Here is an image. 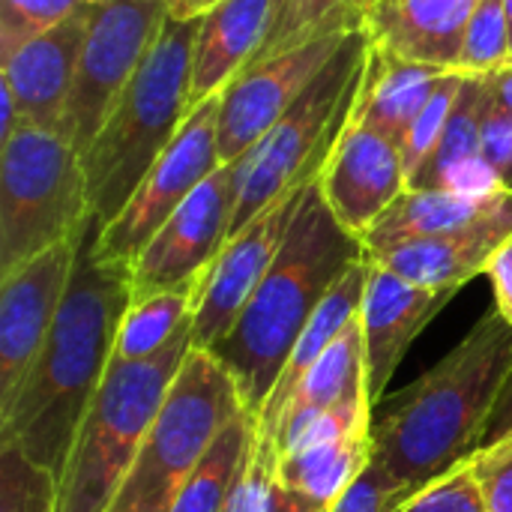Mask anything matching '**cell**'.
I'll list each match as a JSON object with an SVG mask.
<instances>
[{"instance_id": "cell-1", "label": "cell", "mask_w": 512, "mask_h": 512, "mask_svg": "<svg viewBox=\"0 0 512 512\" xmlns=\"http://www.w3.org/2000/svg\"><path fill=\"white\" fill-rule=\"evenodd\" d=\"M93 237L96 222L81 237L72 282L36 363L12 402L0 408V444L18 447L57 480L81 417L111 366L117 327L132 303L129 270L102 264Z\"/></svg>"}, {"instance_id": "cell-2", "label": "cell", "mask_w": 512, "mask_h": 512, "mask_svg": "<svg viewBox=\"0 0 512 512\" xmlns=\"http://www.w3.org/2000/svg\"><path fill=\"white\" fill-rule=\"evenodd\" d=\"M512 369V324L492 309L429 372L372 411V459L408 492L468 462L486 441Z\"/></svg>"}, {"instance_id": "cell-3", "label": "cell", "mask_w": 512, "mask_h": 512, "mask_svg": "<svg viewBox=\"0 0 512 512\" xmlns=\"http://www.w3.org/2000/svg\"><path fill=\"white\" fill-rule=\"evenodd\" d=\"M360 258H366L363 240L330 213L318 180H312L276 261L225 342L210 351L231 372L255 417L270 399L303 327Z\"/></svg>"}, {"instance_id": "cell-4", "label": "cell", "mask_w": 512, "mask_h": 512, "mask_svg": "<svg viewBox=\"0 0 512 512\" xmlns=\"http://www.w3.org/2000/svg\"><path fill=\"white\" fill-rule=\"evenodd\" d=\"M198 21H165L111 117L81 153L90 219L99 228L126 207L192 111V51Z\"/></svg>"}, {"instance_id": "cell-5", "label": "cell", "mask_w": 512, "mask_h": 512, "mask_svg": "<svg viewBox=\"0 0 512 512\" xmlns=\"http://www.w3.org/2000/svg\"><path fill=\"white\" fill-rule=\"evenodd\" d=\"M189 351L192 327L150 360L108 366L57 480V512H111Z\"/></svg>"}, {"instance_id": "cell-6", "label": "cell", "mask_w": 512, "mask_h": 512, "mask_svg": "<svg viewBox=\"0 0 512 512\" xmlns=\"http://www.w3.org/2000/svg\"><path fill=\"white\" fill-rule=\"evenodd\" d=\"M369 45L363 27L354 30L306 93L243 159H237L240 195L231 234L249 225L273 201L321 174L360 96Z\"/></svg>"}, {"instance_id": "cell-7", "label": "cell", "mask_w": 512, "mask_h": 512, "mask_svg": "<svg viewBox=\"0 0 512 512\" xmlns=\"http://www.w3.org/2000/svg\"><path fill=\"white\" fill-rule=\"evenodd\" d=\"M249 411L231 372L204 348L186 354L111 512H168L216 438Z\"/></svg>"}, {"instance_id": "cell-8", "label": "cell", "mask_w": 512, "mask_h": 512, "mask_svg": "<svg viewBox=\"0 0 512 512\" xmlns=\"http://www.w3.org/2000/svg\"><path fill=\"white\" fill-rule=\"evenodd\" d=\"M90 222L84 159L60 132L21 126L0 144V276Z\"/></svg>"}, {"instance_id": "cell-9", "label": "cell", "mask_w": 512, "mask_h": 512, "mask_svg": "<svg viewBox=\"0 0 512 512\" xmlns=\"http://www.w3.org/2000/svg\"><path fill=\"white\" fill-rule=\"evenodd\" d=\"M168 21L165 0H111L93 6L60 135L84 153L111 117Z\"/></svg>"}, {"instance_id": "cell-10", "label": "cell", "mask_w": 512, "mask_h": 512, "mask_svg": "<svg viewBox=\"0 0 512 512\" xmlns=\"http://www.w3.org/2000/svg\"><path fill=\"white\" fill-rule=\"evenodd\" d=\"M219 96H210L189 111L177 138L153 162L126 207L108 225H96L93 252L102 264L129 270L141 249L153 240V234L174 216V210L222 165Z\"/></svg>"}, {"instance_id": "cell-11", "label": "cell", "mask_w": 512, "mask_h": 512, "mask_svg": "<svg viewBox=\"0 0 512 512\" xmlns=\"http://www.w3.org/2000/svg\"><path fill=\"white\" fill-rule=\"evenodd\" d=\"M240 195L237 162L219 165L153 234L141 255L129 267L132 300H144L177 288L195 276H204L207 267L222 252L231 237L234 207Z\"/></svg>"}, {"instance_id": "cell-12", "label": "cell", "mask_w": 512, "mask_h": 512, "mask_svg": "<svg viewBox=\"0 0 512 512\" xmlns=\"http://www.w3.org/2000/svg\"><path fill=\"white\" fill-rule=\"evenodd\" d=\"M318 180V177H315ZM312 183V180H309ZM309 183L291 189L267 210H261L249 225L231 234L216 255V261L201 276V294L192 318V345L204 351H216L240 312L258 291L270 264L279 255V246L294 222V213L309 189Z\"/></svg>"}, {"instance_id": "cell-13", "label": "cell", "mask_w": 512, "mask_h": 512, "mask_svg": "<svg viewBox=\"0 0 512 512\" xmlns=\"http://www.w3.org/2000/svg\"><path fill=\"white\" fill-rule=\"evenodd\" d=\"M360 30V27H357ZM354 30H333L303 48L249 63L225 90L219 105V159L222 165L243 159L276 120L306 93L321 69L339 54Z\"/></svg>"}, {"instance_id": "cell-14", "label": "cell", "mask_w": 512, "mask_h": 512, "mask_svg": "<svg viewBox=\"0 0 512 512\" xmlns=\"http://www.w3.org/2000/svg\"><path fill=\"white\" fill-rule=\"evenodd\" d=\"M81 237L0 276V408L12 402L51 333L72 282Z\"/></svg>"}, {"instance_id": "cell-15", "label": "cell", "mask_w": 512, "mask_h": 512, "mask_svg": "<svg viewBox=\"0 0 512 512\" xmlns=\"http://www.w3.org/2000/svg\"><path fill=\"white\" fill-rule=\"evenodd\" d=\"M318 189L330 213L363 240L366 231L408 189L399 144L357 123L351 111L348 126L318 174Z\"/></svg>"}, {"instance_id": "cell-16", "label": "cell", "mask_w": 512, "mask_h": 512, "mask_svg": "<svg viewBox=\"0 0 512 512\" xmlns=\"http://www.w3.org/2000/svg\"><path fill=\"white\" fill-rule=\"evenodd\" d=\"M459 291L420 288L393 270L372 261L369 285L360 309L363 345H366V390L372 408L387 399V387L405 360L414 339L435 321V315Z\"/></svg>"}, {"instance_id": "cell-17", "label": "cell", "mask_w": 512, "mask_h": 512, "mask_svg": "<svg viewBox=\"0 0 512 512\" xmlns=\"http://www.w3.org/2000/svg\"><path fill=\"white\" fill-rule=\"evenodd\" d=\"M507 240H512V189H501L492 207L471 225L438 237L399 243L369 258L420 288L462 291V285L489 270Z\"/></svg>"}, {"instance_id": "cell-18", "label": "cell", "mask_w": 512, "mask_h": 512, "mask_svg": "<svg viewBox=\"0 0 512 512\" xmlns=\"http://www.w3.org/2000/svg\"><path fill=\"white\" fill-rule=\"evenodd\" d=\"M90 12L93 6L87 3L69 21L33 36L18 51L0 60V84L12 93L21 126L60 132Z\"/></svg>"}, {"instance_id": "cell-19", "label": "cell", "mask_w": 512, "mask_h": 512, "mask_svg": "<svg viewBox=\"0 0 512 512\" xmlns=\"http://www.w3.org/2000/svg\"><path fill=\"white\" fill-rule=\"evenodd\" d=\"M483 0H360V27L393 57L459 72L468 24Z\"/></svg>"}, {"instance_id": "cell-20", "label": "cell", "mask_w": 512, "mask_h": 512, "mask_svg": "<svg viewBox=\"0 0 512 512\" xmlns=\"http://www.w3.org/2000/svg\"><path fill=\"white\" fill-rule=\"evenodd\" d=\"M273 0H222L198 21L192 51V108L219 96L258 54Z\"/></svg>"}, {"instance_id": "cell-21", "label": "cell", "mask_w": 512, "mask_h": 512, "mask_svg": "<svg viewBox=\"0 0 512 512\" xmlns=\"http://www.w3.org/2000/svg\"><path fill=\"white\" fill-rule=\"evenodd\" d=\"M486 108H489L486 78L465 75L462 93L456 99L444 138L408 189H444V192H462V195L501 192V183L483 156Z\"/></svg>"}, {"instance_id": "cell-22", "label": "cell", "mask_w": 512, "mask_h": 512, "mask_svg": "<svg viewBox=\"0 0 512 512\" xmlns=\"http://www.w3.org/2000/svg\"><path fill=\"white\" fill-rule=\"evenodd\" d=\"M447 75L450 72L444 69L411 63L369 45L363 87L354 102V120L381 132L402 150L408 129L414 126V120L429 105V99Z\"/></svg>"}, {"instance_id": "cell-23", "label": "cell", "mask_w": 512, "mask_h": 512, "mask_svg": "<svg viewBox=\"0 0 512 512\" xmlns=\"http://www.w3.org/2000/svg\"><path fill=\"white\" fill-rule=\"evenodd\" d=\"M369 399L366 390V345H363V324L360 315L345 327V333L324 351V357L303 375L285 408L270 426H261L276 441L291 435L294 429L306 426L324 411H333L339 405Z\"/></svg>"}, {"instance_id": "cell-24", "label": "cell", "mask_w": 512, "mask_h": 512, "mask_svg": "<svg viewBox=\"0 0 512 512\" xmlns=\"http://www.w3.org/2000/svg\"><path fill=\"white\" fill-rule=\"evenodd\" d=\"M369 270H372V258L366 252V258H360L336 285L333 291L324 297V303L318 306V312L309 318V324L303 327L270 399L264 402L261 414H258V423L261 426H270L279 411L285 408V402L291 399V393L297 390V384L303 381V375L324 357V351L345 333V327L360 315L363 309V297H366V285H369Z\"/></svg>"}, {"instance_id": "cell-25", "label": "cell", "mask_w": 512, "mask_h": 512, "mask_svg": "<svg viewBox=\"0 0 512 512\" xmlns=\"http://www.w3.org/2000/svg\"><path fill=\"white\" fill-rule=\"evenodd\" d=\"M495 195L498 192L462 195V192H444V189H405L393 201V207L366 231L363 246L369 255H378L399 243L456 231L480 219L492 207Z\"/></svg>"}, {"instance_id": "cell-26", "label": "cell", "mask_w": 512, "mask_h": 512, "mask_svg": "<svg viewBox=\"0 0 512 512\" xmlns=\"http://www.w3.org/2000/svg\"><path fill=\"white\" fill-rule=\"evenodd\" d=\"M372 462V432L312 444L279 456L282 486L318 510H333Z\"/></svg>"}, {"instance_id": "cell-27", "label": "cell", "mask_w": 512, "mask_h": 512, "mask_svg": "<svg viewBox=\"0 0 512 512\" xmlns=\"http://www.w3.org/2000/svg\"><path fill=\"white\" fill-rule=\"evenodd\" d=\"M201 294V276L168 288L162 294L132 300L117 327L111 363H135L162 354L177 342L195 318V303Z\"/></svg>"}, {"instance_id": "cell-28", "label": "cell", "mask_w": 512, "mask_h": 512, "mask_svg": "<svg viewBox=\"0 0 512 512\" xmlns=\"http://www.w3.org/2000/svg\"><path fill=\"white\" fill-rule=\"evenodd\" d=\"M258 417L243 411L210 447L204 462L192 471V477L177 492L168 512H222L234 486L240 483L252 444H255Z\"/></svg>"}, {"instance_id": "cell-29", "label": "cell", "mask_w": 512, "mask_h": 512, "mask_svg": "<svg viewBox=\"0 0 512 512\" xmlns=\"http://www.w3.org/2000/svg\"><path fill=\"white\" fill-rule=\"evenodd\" d=\"M360 27V0H273L267 36L252 63L303 48L333 30Z\"/></svg>"}, {"instance_id": "cell-30", "label": "cell", "mask_w": 512, "mask_h": 512, "mask_svg": "<svg viewBox=\"0 0 512 512\" xmlns=\"http://www.w3.org/2000/svg\"><path fill=\"white\" fill-rule=\"evenodd\" d=\"M318 510L309 501L291 495L279 480V453L276 444L261 426L255 429V444L246 462L240 483L234 486L222 512H306Z\"/></svg>"}, {"instance_id": "cell-31", "label": "cell", "mask_w": 512, "mask_h": 512, "mask_svg": "<svg viewBox=\"0 0 512 512\" xmlns=\"http://www.w3.org/2000/svg\"><path fill=\"white\" fill-rule=\"evenodd\" d=\"M0 512H57V477L0 444Z\"/></svg>"}, {"instance_id": "cell-32", "label": "cell", "mask_w": 512, "mask_h": 512, "mask_svg": "<svg viewBox=\"0 0 512 512\" xmlns=\"http://www.w3.org/2000/svg\"><path fill=\"white\" fill-rule=\"evenodd\" d=\"M512 63V39L504 0H483L468 24L459 72L492 75Z\"/></svg>"}, {"instance_id": "cell-33", "label": "cell", "mask_w": 512, "mask_h": 512, "mask_svg": "<svg viewBox=\"0 0 512 512\" xmlns=\"http://www.w3.org/2000/svg\"><path fill=\"white\" fill-rule=\"evenodd\" d=\"M462 81H465L462 72H450V75L438 84L435 96H432L429 105L420 111V117L414 120V126L408 129V135H405V141H402V162H405L408 186H411V180L420 174V168L426 165V159L435 153V147L441 144L444 129H447V123H450V114H453V108H456V99H459V93H462Z\"/></svg>"}, {"instance_id": "cell-34", "label": "cell", "mask_w": 512, "mask_h": 512, "mask_svg": "<svg viewBox=\"0 0 512 512\" xmlns=\"http://www.w3.org/2000/svg\"><path fill=\"white\" fill-rule=\"evenodd\" d=\"M87 0H0V60L33 36L69 21Z\"/></svg>"}, {"instance_id": "cell-35", "label": "cell", "mask_w": 512, "mask_h": 512, "mask_svg": "<svg viewBox=\"0 0 512 512\" xmlns=\"http://www.w3.org/2000/svg\"><path fill=\"white\" fill-rule=\"evenodd\" d=\"M393 512H489L468 462L411 492Z\"/></svg>"}, {"instance_id": "cell-36", "label": "cell", "mask_w": 512, "mask_h": 512, "mask_svg": "<svg viewBox=\"0 0 512 512\" xmlns=\"http://www.w3.org/2000/svg\"><path fill=\"white\" fill-rule=\"evenodd\" d=\"M468 465L477 477L486 510L512 512V435L480 447Z\"/></svg>"}, {"instance_id": "cell-37", "label": "cell", "mask_w": 512, "mask_h": 512, "mask_svg": "<svg viewBox=\"0 0 512 512\" xmlns=\"http://www.w3.org/2000/svg\"><path fill=\"white\" fill-rule=\"evenodd\" d=\"M411 492L402 489L375 459L363 471V477L348 489V495L330 512H393Z\"/></svg>"}, {"instance_id": "cell-38", "label": "cell", "mask_w": 512, "mask_h": 512, "mask_svg": "<svg viewBox=\"0 0 512 512\" xmlns=\"http://www.w3.org/2000/svg\"><path fill=\"white\" fill-rule=\"evenodd\" d=\"M483 156L498 177L501 189H512V117L498 111L489 99L483 123Z\"/></svg>"}, {"instance_id": "cell-39", "label": "cell", "mask_w": 512, "mask_h": 512, "mask_svg": "<svg viewBox=\"0 0 512 512\" xmlns=\"http://www.w3.org/2000/svg\"><path fill=\"white\" fill-rule=\"evenodd\" d=\"M489 282H492V294H495V309L504 315V321L512 324V240H507L498 255L492 258L489 270H486Z\"/></svg>"}, {"instance_id": "cell-40", "label": "cell", "mask_w": 512, "mask_h": 512, "mask_svg": "<svg viewBox=\"0 0 512 512\" xmlns=\"http://www.w3.org/2000/svg\"><path fill=\"white\" fill-rule=\"evenodd\" d=\"M507 435H512V369L510 375H507V381H504V387H501V396H498L495 414H492V420H489L483 447H486V444H495V441H501V438H507Z\"/></svg>"}, {"instance_id": "cell-41", "label": "cell", "mask_w": 512, "mask_h": 512, "mask_svg": "<svg viewBox=\"0 0 512 512\" xmlns=\"http://www.w3.org/2000/svg\"><path fill=\"white\" fill-rule=\"evenodd\" d=\"M486 78V90H489V99L498 111H504L507 117H512V63L492 72V75H483Z\"/></svg>"}, {"instance_id": "cell-42", "label": "cell", "mask_w": 512, "mask_h": 512, "mask_svg": "<svg viewBox=\"0 0 512 512\" xmlns=\"http://www.w3.org/2000/svg\"><path fill=\"white\" fill-rule=\"evenodd\" d=\"M219 3L222 0H165V9L171 21H198Z\"/></svg>"}, {"instance_id": "cell-43", "label": "cell", "mask_w": 512, "mask_h": 512, "mask_svg": "<svg viewBox=\"0 0 512 512\" xmlns=\"http://www.w3.org/2000/svg\"><path fill=\"white\" fill-rule=\"evenodd\" d=\"M504 9H507V24H510V39H512V0H504Z\"/></svg>"}, {"instance_id": "cell-44", "label": "cell", "mask_w": 512, "mask_h": 512, "mask_svg": "<svg viewBox=\"0 0 512 512\" xmlns=\"http://www.w3.org/2000/svg\"><path fill=\"white\" fill-rule=\"evenodd\" d=\"M90 6H102V3H111V0H87Z\"/></svg>"}, {"instance_id": "cell-45", "label": "cell", "mask_w": 512, "mask_h": 512, "mask_svg": "<svg viewBox=\"0 0 512 512\" xmlns=\"http://www.w3.org/2000/svg\"><path fill=\"white\" fill-rule=\"evenodd\" d=\"M306 512H330V510H306Z\"/></svg>"}]
</instances>
